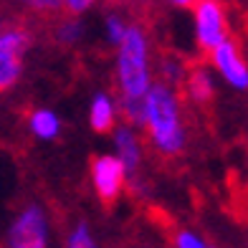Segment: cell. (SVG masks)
<instances>
[{
  "label": "cell",
  "mask_w": 248,
  "mask_h": 248,
  "mask_svg": "<svg viewBox=\"0 0 248 248\" xmlns=\"http://www.w3.org/2000/svg\"><path fill=\"white\" fill-rule=\"evenodd\" d=\"M144 140L155 155L172 160L187 147V124L183 111V94L177 86L155 81L144 96Z\"/></svg>",
  "instance_id": "obj_1"
},
{
  "label": "cell",
  "mask_w": 248,
  "mask_h": 248,
  "mask_svg": "<svg viewBox=\"0 0 248 248\" xmlns=\"http://www.w3.org/2000/svg\"><path fill=\"white\" fill-rule=\"evenodd\" d=\"M114 84L117 96L137 101L144 99L152 84L157 81L155 74V56H152V38L142 23H134L127 36L114 48Z\"/></svg>",
  "instance_id": "obj_2"
},
{
  "label": "cell",
  "mask_w": 248,
  "mask_h": 248,
  "mask_svg": "<svg viewBox=\"0 0 248 248\" xmlns=\"http://www.w3.org/2000/svg\"><path fill=\"white\" fill-rule=\"evenodd\" d=\"M190 13H193V38L200 53L208 56L233 36L231 16L223 0H200Z\"/></svg>",
  "instance_id": "obj_3"
},
{
  "label": "cell",
  "mask_w": 248,
  "mask_h": 248,
  "mask_svg": "<svg viewBox=\"0 0 248 248\" xmlns=\"http://www.w3.org/2000/svg\"><path fill=\"white\" fill-rule=\"evenodd\" d=\"M89 177H92V190L94 195L104 202L111 205L117 202L129 183V172L124 162L114 152H104V155H94L92 162H89Z\"/></svg>",
  "instance_id": "obj_4"
},
{
  "label": "cell",
  "mask_w": 248,
  "mask_h": 248,
  "mask_svg": "<svg viewBox=\"0 0 248 248\" xmlns=\"http://www.w3.org/2000/svg\"><path fill=\"white\" fill-rule=\"evenodd\" d=\"M51 225L38 202H31L13 218L8 228V248H48Z\"/></svg>",
  "instance_id": "obj_5"
},
{
  "label": "cell",
  "mask_w": 248,
  "mask_h": 248,
  "mask_svg": "<svg viewBox=\"0 0 248 248\" xmlns=\"http://www.w3.org/2000/svg\"><path fill=\"white\" fill-rule=\"evenodd\" d=\"M208 63L225 86H231L233 92H248V56L238 38L231 36L218 48H213L208 53Z\"/></svg>",
  "instance_id": "obj_6"
},
{
  "label": "cell",
  "mask_w": 248,
  "mask_h": 248,
  "mask_svg": "<svg viewBox=\"0 0 248 248\" xmlns=\"http://www.w3.org/2000/svg\"><path fill=\"white\" fill-rule=\"evenodd\" d=\"M111 152H114L119 160L127 167L129 177L140 175V167L144 162V137L142 129H137L129 122H119V127L111 132Z\"/></svg>",
  "instance_id": "obj_7"
},
{
  "label": "cell",
  "mask_w": 248,
  "mask_h": 248,
  "mask_svg": "<svg viewBox=\"0 0 248 248\" xmlns=\"http://www.w3.org/2000/svg\"><path fill=\"white\" fill-rule=\"evenodd\" d=\"M218 92V74L210 63H193L183 84V96L195 107H205L216 99Z\"/></svg>",
  "instance_id": "obj_8"
},
{
  "label": "cell",
  "mask_w": 248,
  "mask_h": 248,
  "mask_svg": "<svg viewBox=\"0 0 248 248\" xmlns=\"http://www.w3.org/2000/svg\"><path fill=\"white\" fill-rule=\"evenodd\" d=\"M89 127H92L96 134H111L119 122H122V104H119V96L117 94H109V92H96L89 101Z\"/></svg>",
  "instance_id": "obj_9"
},
{
  "label": "cell",
  "mask_w": 248,
  "mask_h": 248,
  "mask_svg": "<svg viewBox=\"0 0 248 248\" xmlns=\"http://www.w3.org/2000/svg\"><path fill=\"white\" fill-rule=\"evenodd\" d=\"M51 36L53 41L63 48H71V46H78L86 36V26L81 16H69V13H61L59 18H53L51 23Z\"/></svg>",
  "instance_id": "obj_10"
},
{
  "label": "cell",
  "mask_w": 248,
  "mask_h": 248,
  "mask_svg": "<svg viewBox=\"0 0 248 248\" xmlns=\"http://www.w3.org/2000/svg\"><path fill=\"white\" fill-rule=\"evenodd\" d=\"M0 46L13 51L18 56H26L33 46V31L26 20H8L0 26Z\"/></svg>",
  "instance_id": "obj_11"
},
{
  "label": "cell",
  "mask_w": 248,
  "mask_h": 248,
  "mask_svg": "<svg viewBox=\"0 0 248 248\" xmlns=\"http://www.w3.org/2000/svg\"><path fill=\"white\" fill-rule=\"evenodd\" d=\"M190 71V63L177 53H162L160 59L155 61V74H157V81H165L170 86L183 89L185 84V76Z\"/></svg>",
  "instance_id": "obj_12"
},
{
  "label": "cell",
  "mask_w": 248,
  "mask_h": 248,
  "mask_svg": "<svg viewBox=\"0 0 248 248\" xmlns=\"http://www.w3.org/2000/svg\"><path fill=\"white\" fill-rule=\"evenodd\" d=\"M28 129L36 140L51 142L61 134V119L53 109H33L28 114Z\"/></svg>",
  "instance_id": "obj_13"
},
{
  "label": "cell",
  "mask_w": 248,
  "mask_h": 248,
  "mask_svg": "<svg viewBox=\"0 0 248 248\" xmlns=\"http://www.w3.org/2000/svg\"><path fill=\"white\" fill-rule=\"evenodd\" d=\"M129 26H132V20L127 18V13L122 8H107L104 16H101V36H104V41L111 48H117L124 41Z\"/></svg>",
  "instance_id": "obj_14"
},
{
  "label": "cell",
  "mask_w": 248,
  "mask_h": 248,
  "mask_svg": "<svg viewBox=\"0 0 248 248\" xmlns=\"http://www.w3.org/2000/svg\"><path fill=\"white\" fill-rule=\"evenodd\" d=\"M10 5L31 18L53 20L63 13V0H10Z\"/></svg>",
  "instance_id": "obj_15"
},
{
  "label": "cell",
  "mask_w": 248,
  "mask_h": 248,
  "mask_svg": "<svg viewBox=\"0 0 248 248\" xmlns=\"http://www.w3.org/2000/svg\"><path fill=\"white\" fill-rule=\"evenodd\" d=\"M23 74V56L0 46V94L13 89Z\"/></svg>",
  "instance_id": "obj_16"
},
{
  "label": "cell",
  "mask_w": 248,
  "mask_h": 248,
  "mask_svg": "<svg viewBox=\"0 0 248 248\" xmlns=\"http://www.w3.org/2000/svg\"><path fill=\"white\" fill-rule=\"evenodd\" d=\"M66 248H99L94 233H92V225L86 220H78L69 231V235H66Z\"/></svg>",
  "instance_id": "obj_17"
},
{
  "label": "cell",
  "mask_w": 248,
  "mask_h": 248,
  "mask_svg": "<svg viewBox=\"0 0 248 248\" xmlns=\"http://www.w3.org/2000/svg\"><path fill=\"white\" fill-rule=\"evenodd\" d=\"M172 248H213L198 231H190V228H183L172 235Z\"/></svg>",
  "instance_id": "obj_18"
},
{
  "label": "cell",
  "mask_w": 248,
  "mask_h": 248,
  "mask_svg": "<svg viewBox=\"0 0 248 248\" xmlns=\"http://www.w3.org/2000/svg\"><path fill=\"white\" fill-rule=\"evenodd\" d=\"M101 0H63V13L69 16H86L89 10H94Z\"/></svg>",
  "instance_id": "obj_19"
},
{
  "label": "cell",
  "mask_w": 248,
  "mask_h": 248,
  "mask_svg": "<svg viewBox=\"0 0 248 248\" xmlns=\"http://www.w3.org/2000/svg\"><path fill=\"white\" fill-rule=\"evenodd\" d=\"M162 3H167L170 8H177V10H193L200 0H162Z\"/></svg>",
  "instance_id": "obj_20"
},
{
  "label": "cell",
  "mask_w": 248,
  "mask_h": 248,
  "mask_svg": "<svg viewBox=\"0 0 248 248\" xmlns=\"http://www.w3.org/2000/svg\"><path fill=\"white\" fill-rule=\"evenodd\" d=\"M117 3H127L129 5V3H142V0H117Z\"/></svg>",
  "instance_id": "obj_21"
},
{
  "label": "cell",
  "mask_w": 248,
  "mask_h": 248,
  "mask_svg": "<svg viewBox=\"0 0 248 248\" xmlns=\"http://www.w3.org/2000/svg\"><path fill=\"white\" fill-rule=\"evenodd\" d=\"M0 8H3V0H0Z\"/></svg>",
  "instance_id": "obj_22"
}]
</instances>
